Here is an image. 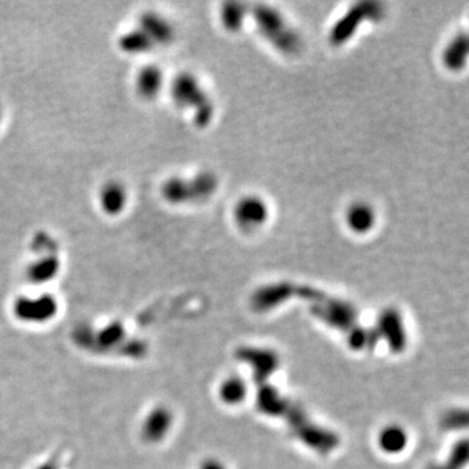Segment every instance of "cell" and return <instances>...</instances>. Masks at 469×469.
<instances>
[{"instance_id":"4","label":"cell","mask_w":469,"mask_h":469,"mask_svg":"<svg viewBox=\"0 0 469 469\" xmlns=\"http://www.w3.org/2000/svg\"><path fill=\"white\" fill-rule=\"evenodd\" d=\"M385 16V6L378 1H360L352 4L334 24L329 32V42L331 46L339 48L358 33L360 26L365 23L380 21Z\"/></svg>"},{"instance_id":"10","label":"cell","mask_w":469,"mask_h":469,"mask_svg":"<svg viewBox=\"0 0 469 469\" xmlns=\"http://www.w3.org/2000/svg\"><path fill=\"white\" fill-rule=\"evenodd\" d=\"M62 270V260L59 252L34 255L25 269V275L29 283L35 286H45L57 278Z\"/></svg>"},{"instance_id":"5","label":"cell","mask_w":469,"mask_h":469,"mask_svg":"<svg viewBox=\"0 0 469 469\" xmlns=\"http://www.w3.org/2000/svg\"><path fill=\"white\" fill-rule=\"evenodd\" d=\"M57 311V299L48 292L23 294L12 304L13 316L26 325H45L55 319Z\"/></svg>"},{"instance_id":"7","label":"cell","mask_w":469,"mask_h":469,"mask_svg":"<svg viewBox=\"0 0 469 469\" xmlns=\"http://www.w3.org/2000/svg\"><path fill=\"white\" fill-rule=\"evenodd\" d=\"M135 26L155 50L168 48L176 38L174 23L166 15L154 9L143 12L136 20Z\"/></svg>"},{"instance_id":"19","label":"cell","mask_w":469,"mask_h":469,"mask_svg":"<svg viewBox=\"0 0 469 469\" xmlns=\"http://www.w3.org/2000/svg\"><path fill=\"white\" fill-rule=\"evenodd\" d=\"M32 250L34 255H40V253H53V252H59V244L57 240L54 238L53 233L48 231H40L35 232L32 238Z\"/></svg>"},{"instance_id":"12","label":"cell","mask_w":469,"mask_h":469,"mask_svg":"<svg viewBox=\"0 0 469 469\" xmlns=\"http://www.w3.org/2000/svg\"><path fill=\"white\" fill-rule=\"evenodd\" d=\"M172 421V414L168 408L157 407L143 417L141 436L149 443H158L168 436Z\"/></svg>"},{"instance_id":"15","label":"cell","mask_w":469,"mask_h":469,"mask_svg":"<svg viewBox=\"0 0 469 469\" xmlns=\"http://www.w3.org/2000/svg\"><path fill=\"white\" fill-rule=\"evenodd\" d=\"M239 358L247 361L249 366L255 369V377L261 381L278 366V358L270 351L263 348H244L239 351Z\"/></svg>"},{"instance_id":"6","label":"cell","mask_w":469,"mask_h":469,"mask_svg":"<svg viewBox=\"0 0 469 469\" xmlns=\"http://www.w3.org/2000/svg\"><path fill=\"white\" fill-rule=\"evenodd\" d=\"M270 216L269 202L263 196L255 193L239 197L232 209V219L235 226L247 233L263 230L270 221Z\"/></svg>"},{"instance_id":"9","label":"cell","mask_w":469,"mask_h":469,"mask_svg":"<svg viewBox=\"0 0 469 469\" xmlns=\"http://www.w3.org/2000/svg\"><path fill=\"white\" fill-rule=\"evenodd\" d=\"M133 88L138 98L153 102L167 88V77L158 64H145L135 73Z\"/></svg>"},{"instance_id":"20","label":"cell","mask_w":469,"mask_h":469,"mask_svg":"<svg viewBox=\"0 0 469 469\" xmlns=\"http://www.w3.org/2000/svg\"><path fill=\"white\" fill-rule=\"evenodd\" d=\"M199 469H226L221 461L218 460H206L202 463V465Z\"/></svg>"},{"instance_id":"8","label":"cell","mask_w":469,"mask_h":469,"mask_svg":"<svg viewBox=\"0 0 469 469\" xmlns=\"http://www.w3.org/2000/svg\"><path fill=\"white\" fill-rule=\"evenodd\" d=\"M131 201L127 185L118 179L104 182L96 192V205L101 213L109 218H118L124 214Z\"/></svg>"},{"instance_id":"3","label":"cell","mask_w":469,"mask_h":469,"mask_svg":"<svg viewBox=\"0 0 469 469\" xmlns=\"http://www.w3.org/2000/svg\"><path fill=\"white\" fill-rule=\"evenodd\" d=\"M219 188V179L210 170H201L189 176H168L160 185V197L170 206L204 204Z\"/></svg>"},{"instance_id":"11","label":"cell","mask_w":469,"mask_h":469,"mask_svg":"<svg viewBox=\"0 0 469 469\" xmlns=\"http://www.w3.org/2000/svg\"><path fill=\"white\" fill-rule=\"evenodd\" d=\"M378 222V214L375 207L368 201H355L346 209L344 224L348 230L358 235L364 236L370 233L375 228Z\"/></svg>"},{"instance_id":"18","label":"cell","mask_w":469,"mask_h":469,"mask_svg":"<svg viewBox=\"0 0 469 469\" xmlns=\"http://www.w3.org/2000/svg\"><path fill=\"white\" fill-rule=\"evenodd\" d=\"M219 395L227 404H238L243 402L247 395V386L243 380L232 377L223 382Z\"/></svg>"},{"instance_id":"2","label":"cell","mask_w":469,"mask_h":469,"mask_svg":"<svg viewBox=\"0 0 469 469\" xmlns=\"http://www.w3.org/2000/svg\"><path fill=\"white\" fill-rule=\"evenodd\" d=\"M250 20L263 40L279 54L294 56L302 53V34L280 9L263 3L250 6Z\"/></svg>"},{"instance_id":"17","label":"cell","mask_w":469,"mask_h":469,"mask_svg":"<svg viewBox=\"0 0 469 469\" xmlns=\"http://www.w3.org/2000/svg\"><path fill=\"white\" fill-rule=\"evenodd\" d=\"M380 446L385 453H398L407 446V434L400 426H387L380 434Z\"/></svg>"},{"instance_id":"14","label":"cell","mask_w":469,"mask_h":469,"mask_svg":"<svg viewBox=\"0 0 469 469\" xmlns=\"http://www.w3.org/2000/svg\"><path fill=\"white\" fill-rule=\"evenodd\" d=\"M250 20V4L241 1H226L221 6L219 21L231 33H238Z\"/></svg>"},{"instance_id":"21","label":"cell","mask_w":469,"mask_h":469,"mask_svg":"<svg viewBox=\"0 0 469 469\" xmlns=\"http://www.w3.org/2000/svg\"><path fill=\"white\" fill-rule=\"evenodd\" d=\"M3 119H4V111H3V106L0 104V127L3 124Z\"/></svg>"},{"instance_id":"13","label":"cell","mask_w":469,"mask_h":469,"mask_svg":"<svg viewBox=\"0 0 469 469\" xmlns=\"http://www.w3.org/2000/svg\"><path fill=\"white\" fill-rule=\"evenodd\" d=\"M469 42L467 33H456L447 40L442 50L441 62L447 71L460 72L465 68L468 60Z\"/></svg>"},{"instance_id":"1","label":"cell","mask_w":469,"mask_h":469,"mask_svg":"<svg viewBox=\"0 0 469 469\" xmlns=\"http://www.w3.org/2000/svg\"><path fill=\"white\" fill-rule=\"evenodd\" d=\"M167 89L176 109L187 112L196 127L210 126L215 115L214 101L196 73L179 72Z\"/></svg>"},{"instance_id":"16","label":"cell","mask_w":469,"mask_h":469,"mask_svg":"<svg viewBox=\"0 0 469 469\" xmlns=\"http://www.w3.org/2000/svg\"><path fill=\"white\" fill-rule=\"evenodd\" d=\"M402 324L403 322L397 310L389 309L382 313L380 325L382 331L389 335V343L392 350L400 351L406 346V335Z\"/></svg>"}]
</instances>
